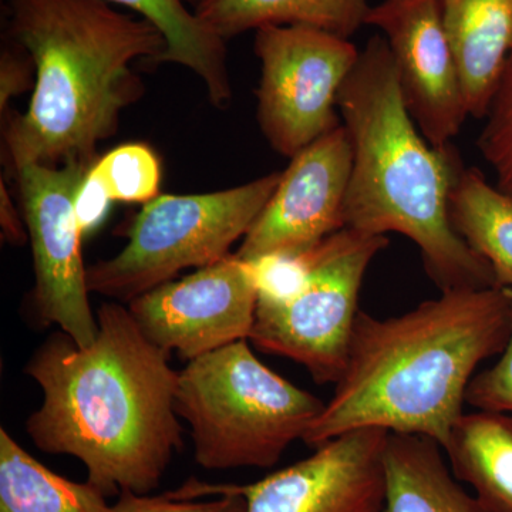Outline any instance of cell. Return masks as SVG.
Wrapping results in <instances>:
<instances>
[{"instance_id": "cell-1", "label": "cell", "mask_w": 512, "mask_h": 512, "mask_svg": "<svg viewBox=\"0 0 512 512\" xmlns=\"http://www.w3.org/2000/svg\"><path fill=\"white\" fill-rule=\"evenodd\" d=\"M97 323L92 345L59 332L30 357L25 372L43 402L26 431L39 450L79 458L106 497L150 494L183 448L178 372L120 303H103Z\"/></svg>"}, {"instance_id": "cell-2", "label": "cell", "mask_w": 512, "mask_h": 512, "mask_svg": "<svg viewBox=\"0 0 512 512\" xmlns=\"http://www.w3.org/2000/svg\"><path fill=\"white\" fill-rule=\"evenodd\" d=\"M508 306V288L460 289L393 318L357 313L343 375L303 443L382 429L446 447L477 367L507 346Z\"/></svg>"}, {"instance_id": "cell-3", "label": "cell", "mask_w": 512, "mask_h": 512, "mask_svg": "<svg viewBox=\"0 0 512 512\" xmlns=\"http://www.w3.org/2000/svg\"><path fill=\"white\" fill-rule=\"evenodd\" d=\"M13 42L35 66L28 110L6 114L3 161L93 165L121 114L144 93L133 64L157 66L165 40L156 26L104 0H6Z\"/></svg>"}, {"instance_id": "cell-4", "label": "cell", "mask_w": 512, "mask_h": 512, "mask_svg": "<svg viewBox=\"0 0 512 512\" xmlns=\"http://www.w3.org/2000/svg\"><path fill=\"white\" fill-rule=\"evenodd\" d=\"M338 110L353 148L346 228L412 239L441 292L500 288L491 265L451 225L448 200L464 165L453 147H433L417 130L383 36L360 50Z\"/></svg>"}, {"instance_id": "cell-5", "label": "cell", "mask_w": 512, "mask_h": 512, "mask_svg": "<svg viewBox=\"0 0 512 512\" xmlns=\"http://www.w3.org/2000/svg\"><path fill=\"white\" fill-rule=\"evenodd\" d=\"M325 403L266 367L238 340L178 372L175 412L191 426L205 470L274 467Z\"/></svg>"}, {"instance_id": "cell-6", "label": "cell", "mask_w": 512, "mask_h": 512, "mask_svg": "<svg viewBox=\"0 0 512 512\" xmlns=\"http://www.w3.org/2000/svg\"><path fill=\"white\" fill-rule=\"evenodd\" d=\"M279 180L274 173L228 190L158 195L128 225L126 247L87 266L90 293L128 303L184 269L217 264L248 234Z\"/></svg>"}, {"instance_id": "cell-7", "label": "cell", "mask_w": 512, "mask_h": 512, "mask_svg": "<svg viewBox=\"0 0 512 512\" xmlns=\"http://www.w3.org/2000/svg\"><path fill=\"white\" fill-rule=\"evenodd\" d=\"M386 235L343 228L309 251L301 288L284 299L258 298L249 340L262 352L305 366L316 383L343 375L367 268Z\"/></svg>"}, {"instance_id": "cell-8", "label": "cell", "mask_w": 512, "mask_h": 512, "mask_svg": "<svg viewBox=\"0 0 512 512\" xmlns=\"http://www.w3.org/2000/svg\"><path fill=\"white\" fill-rule=\"evenodd\" d=\"M256 119L276 153L293 156L342 124L338 96L359 59L349 39L306 26L255 30Z\"/></svg>"}, {"instance_id": "cell-9", "label": "cell", "mask_w": 512, "mask_h": 512, "mask_svg": "<svg viewBox=\"0 0 512 512\" xmlns=\"http://www.w3.org/2000/svg\"><path fill=\"white\" fill-rule=\"evenodd\" d=\"M93 165L26 164L13 173L32 245L37 319L59 326L80 348L92 345L99 332L74 210L77 191Z\"/></svg>"}, {"instance_id": "cell-10", "label": "cell", "mask_w": 512, "mask_h": 512, "mask_svg": "<svg viewBox=\"0 0 512 512\" xmlns=\"http://www.w3.org/2000/svg\"><path fill=\"white\" fill-rule=\"evenodd\" d=\"M389 431H349L315 453L252 484H211L190 478L174 500H201L222 493L242 495L247 512H384Z\"/></svg>"}, {"instance_id": "cell-11", "label": "cell", "mask_w": 512, "mask_h": 512, "mask_svg": "<svg viewBox=\"0 0 512 512\" xmlns=\"http://www.w3.org/2000/svg\"><path fill=\"white\" fill-rule=\"evenodd\" d=\"M256 303L254 268L231 254L180 281L143 293L128 302V311L154 345L190 362L249 340Z\"/></svg>"}, {"instance_id": "cell-12", "label": "cell", "mask_w": 512, "mask_h": 512, "mask_svg": "<svg viewBox=\"0 0 512 512\" xmlns=\"http://www.w3.org/2000/svg\"><path fill=\"white\" fill-rule=\"evenodd\" d=\"M352 165V143L343 123L299 151L235 255L251 262L302 254L346 228Z\"/></svg>"}, {"instance_id": "cell-13", "label": "cell", "mask_w": 512, "mask_h": 512, "mask_svg": "<svg viewBox=\"0 0 512 512\" xmlns=\"http://www.w3.org/2000/svg\"><path fill=\"white\" fill-rule=\"evenodd\" d=\"M366 25L382 30L420 133L433 147L451 146L468 111L440 0H384L370 8Z\"/></svg>"}, {"instance_id": "cell-14", "label": "cell", "mask_w": 512, "mask_h": 512, "mask_svg": "<svg viewBox=\"0 0 512 512\" xmlns=\"http://www.w3.org/2000/svg\"><path fill=\"white\" fill-rule=\"evenodd\" d=\"M468 116L485 119L512 55V0H440Z\"/></svg>"}, {"instance_id": "cell-15", "label": "cell", "mask_w": 512, "mask_h": 512, "mask_svg": "<svg viewBox=\"0 0 512 512\" xmlns=\"http://www.w3.org/2000/svg\"><path fill=\"white\" fill-rule=\"evenodd\" d=\"M384 512H488L448 468L439 443L389 433L384 451Z\"/></svg>"}, {"instance_id": "cell-16", "label": "cell", "mask_w": 512, "mask_h": 512, "mask_svg": "<svg viewBox=\"0 0 512 512\" xmlns=\"http://www.w3.org/2000/svg\"><path fill=\"white\" fill-rule=\"evenodd\" d=\"M458 481L488 512H512L511 413H464L443 448Z\"/></svg>"}, {"instance_id": "cell-17", "label": "cell", "mask_w": 512, "mask_h": 512, "mask_svg": "<svg viewBox=\"0 0 512 512\" xmlns=\"http://www.w3.org/2000/svg\"><path fill=\"white\" fill-rule=\"evenodd\" d=\"M198 18L228 40L264 26H306L350 39L366 25L367 0H198Z\"/></svg>"}, {"instance_id": "cell-18", "label": "cell", "mask_w": 512, "mask_h": 512, "mask_svg": "<svg viewBox=\"0 0 512 512\" xmlns=\"http://www.w3.org/2000/svg\"><path fill=\"white\" fill-rule=\"evenodd\" d=\"M131 9L156 26L165 40L160 64L174 63L194 73L204 83L208 100L217 109L232 101L227 63V40L222 39L187 8V0H104Z\"/></svg>"}, {"instance_id": "cell-19", "label": "cell", "mask_w": 512, "mask_h": 512, "mask_svg": "<svg viewBox=\"0 0 512 512\" xmlns=\"http://www.w3.org/2000/svg\"><path fill=\"white\" fill-rule=\"evenodd\" d=\"M454 231L493 268L500 288L512 289V195L488 183L478 168H461L450 192Z\"/></svg>"}, {"instance_id": "cell-20", "label": "cell", "mask_w": 512, "mask_h": 512, "mask_svg": "<svg viewBox=\"0 0 512 512\" xmlns=\"http://www.w3.org/2000/svg\"><path fill=\"white\" fill-rule=\"evenodd\" d=\"M89 481L74 483L30 456L0 429V512H110Z\"/></svg>"}, {"instance_id": "cell-21", "label": "cell", "mask_w": 512, "mask_h": 512, "mask_svg": "<svg viewBox=\"0 0 512 512\" xmlns=\"http://www.w3.org/2000/svg\"><path fill=\"white\" fill-rule=\"evenodd\" d=\"M113 202L147 204L158 197L161 164L153 148L123 144L97 158L89 171Z\"/></svg>"}, {"instance_id": "cell-22", "label": "cell", "mask_w": 512, "mask_h": 512, "mask_svg": "<svg viewBox=\"0 0 512 512\" xmlns=\"http://www.w3.org/2000/svg\"><path fill=\"white\" fill-rule=\"evenodd\" d=\"M485 119L478 150L493 168L497 187L512 195V55L505 64Z\"/></svg>"}, {"instance_id": "cell-23", "label": "cell", "mask_w": 512, "mask_h": 512, "mask_svg": "<svg viewBox=\"0 0 512 512\" xmlns=\"http://www.w3.org/2000/svg\"><path fill=\"white\" fill-rule=\"evenodd\" d=\"M510 293V336L500 360L477 373L467 387L466 403L476 410L512 413V289Z\"/></svg>"}, {"instance_id": "cell-24", "label": "cell", "mask_w": 512, "mask_h": 512, "mask_svg": "<svg viewBox=\"0 0 512 512\" xmlns=\"http://www.w3.org/2000/svg\"><path fill=\"white\" fill-rule=\"evenodd\" d=\"M110 512H247L242 495L222 493L212 500H174L167 493L137 494L121 491Z\"/></svg>"}, {"instance_id": "cell-25", "label": "cell", "mask_w": 512, "mask_h": 512, "mask_svg": "<svg viewBox=\"0 0 512 512\" xmlns=\"http://www.w3.org/2000/svg\"><path fill=\"white\" fill-rule=\"evenodd\" d=\"M30 82L35 84V66L26 50L16 42L3 46L0 55V113L3 117L9 113L13 97L25 93Z\"/></svg>"}, {"instance_id": "cell-26", "label": "cell", "mask_w": 512, "mask_h": 512, "mask_svg": "<svg viewBox=\"0 0 512 512\" xmlns=\"http://www.w3.org/2000/svg\"><path fill=\"white\" fill-rule=\"evenodd\" d=\"M111 204H113V201L110 200L106 191L87 173L79 191H77L76 201H74L77 224H79L83 237L99 228L101 222L109 214Z\"/></svg>"}, {"instance_id": "cell-27", "label": "cell", "mask_w": 512, "mask_h": 512, "mask_svg": "<svg viewBox=\"0 0 512 512\" xmlns=\"http://www.w3.org/2000/svg\"><path fill=\"white\" fill-rule=\"evenodd\" d=\"M0 228H2L3 239L9 244L22 247L28 242L29 232L25 218L16 207L15 200L10 195L3 178L0 181Z\"/></svg>"}, {"instance_id": "cell-28", "label": "cell", "mask_w": 512, "mask_h": 512, "mask_svg": "<svg viewBox=\"0 0 512 512\" xmlns=\"http://www.w3.org/2000/svg\"><path fill=\"white\" fill-rule=\"evenodd\" d=\"M187 2H192V3H195V5H197L198 0H187Z\"/></svg>"}]
</instances>
